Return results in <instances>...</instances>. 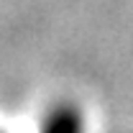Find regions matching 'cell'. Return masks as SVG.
<instances>
[{
    "label": "cell",
    "instance_id": "obj_1",
    "mask_svg": "<svg viewBox=\"0 0 133 133\" xmlns=\"http://www.w3.org/2000/svg\"><path fill=\"white\" fill-rule=\"evenodd\" d=\"M44 133H82V115H79V110L72 108V105L56 108L46 118Z\"/></svg>",
    "mask_w": 133,
    "mask_h": 133
}]
</instances>
